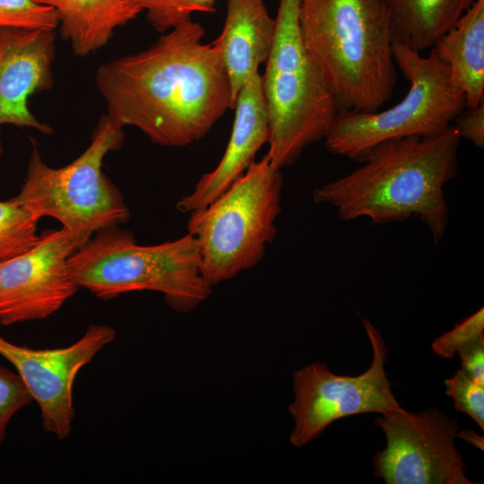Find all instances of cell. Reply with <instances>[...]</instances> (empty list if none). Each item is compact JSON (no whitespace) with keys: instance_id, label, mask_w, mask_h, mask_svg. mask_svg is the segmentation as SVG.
Here are the masks:
<instances>
[{"instance_id":"cell-28","label":"cell","mask_w":484,"mask_h":484,"mask_svg":"<svg viewBox=\"0 0 484 484\" xmlns=\"http://www.w3.org/2000/svg\"><path fill=\"white\" fill-rule=\"evenodd\" d=\"M3 152V145H2V140H1V134H0V156Z\"/></svg>"},{"instance_id":"cell-6","label":"cell","mask_w":484,"mask_h":484,"mask_svg":"<svg viewBox=\"0 0 484 484\" xmlns=\"http://www.w3.org/2000/svg\"><path fill=\"white\" fill-rule=\"evenodd\" d=\"M281 170L266 154L214 201L190 212L187 233L197 241L203 277L212 288L264 258L281 211Z\"/></svg>"},{"instance_id":"cell-7","label":"cell","mask_w":484,"mask_h":484,"mask_svg":"<svg viewBox=\"0 0 484 484\" xmlns=\"http://www.w3.org/2000/svg\"><path fill=\"white\" fill-rule=\"evenodd\" d=\"M124 139L123 128L104 115L87 149L61 168L45 163L33 143L24 183L12 199L39 218L58 220L81 247L98 231L130 218L122 193L101 170L107 153L120 148Z\"/></svg>"},{"instance_id":"cell-4","label":"cell","mask_w":484,"mask_h":484,"mask_svg":"<svg viewBox=\"0 0 484 484\" xmlns=\"http://www.w3.org/2000/svg\"><path fill=\"white\" fill-rule=\"evenodd\" d=\"M73 280L101 299L138 290L163 294L167 304L187 313L212 293L202 273L196 239L186 234L153 246H139L118 226L95 233L69 259Z\"/></svg>"},{"instance_id":"cell-14","label":"cell","mask_w":484,"mask_h":484,"mask_svg":"<svg viewBox=\"0 0 484 484\" xmlns=\"http://www.w3.org/2000/svg\"><path fill=\"white\" fill-rule=\"evenodd\" d=\"M235 117L225 152L215 169L202 176L194 190L182 197L177 209L192 212L214 201L255 161V156L269 141V114L262 75L254 73L238 91Z\"/></svg>"},{"instance_id":"cell-1","label":"cell","mask_w":484,"mask_h":484,"mask_svg":"<svg viewBox=\"0 0 484 484\" xmlns=\"http://www.w3.org/2000/svg\"><path fill=\"white\" fill-rule=\"evenodd\" d=\"M204 34L191 20L148 48L101 65L95 78L108 117L169 147L205 136L234 103L222 59Z\"/></svg>"},{"instance_id":"cell-19","label":"cell","mask_w":484,"mask_h":484,"mask_svg":"<svg viewBox=\"0 0 484 484\" xmlns=\"http://www.w3.org/2000/svg\"><path fill=\"white\" fill-rule=\"evenodd\" d=\"M39 216L12 198L0 201V262L14 258L37 245Z\"/></svg>"},{"instance_id":"cell-17","label":"cell","mask_w":484,"mask_h":484,"mask_svg":"<svg viewBox=\"0 0 484 484\" xmlns=\"http://www.w3.org/2000/svg\"><path fill=\"white\" fill-rule=\"evenodd\" d=\"M51 7L59 32L73 53L88 56L104 47L115 30L142 12L134 0H33Z\"/></svg>"},{"instance_id":"cell-27","label":"cell","mask_w":484,"mask_h":484,"mask_svg":"<svg viewBox=\"0 0 484 484\" xmlns=\"http://www.w3.org/2000/svg\"><path fill=\"white\" fill-rule=\"evenodd\" d=\"M458 436H462L465 440L471 442V444L477 445H483L482 441L480 442V436H476L474 432L471 431H462L459 432Z\"/></svg>"},{"instance_id":"cell-24","label":"cell","mask_w":484,"mask_h":484,"mask_svg":"<svg viewBox=\"0 0 484 484\" xmlns=\"http://www.w3.org/2000/svg\"><path fill=\"white\" fill-rule=\"evenodd\" d=\"M484 336V309L469 315L454 327L432 342L434 352L445 359H452L464 346Z\"/></svg>"},{"instance_id":"cell-13","label":"cell","mask_w":484,"mask_h":484,"mask_svg":"<svg viewBox=\"0 0 484 484\" xmlns=\"http://www.w3.org/2000/svg\"><path fill=\"white\" fill-rule=\"evenodd\" d=\"M55 56V30L0 29V125L52 134L30 112L28 99L53 86Z\"/></svg>"},{"instance_id":"cell-9","label":"cell","mask_w":484,"mask_h":484,"mask_svg":"<svg viewBox=\"0 0 484 484\" xmlns=\"http://www.w3.org/2000/svg\"><path fill=\"white\" fill-rule=\"evenodd\" d=\"M372 347L371 365L359 376L333 373L325 364H309L293 374L295 399L288 411L294 420L290 443L302 447L333 421L361 413H385L399 410L385 370L387 348L380 332L363 318Z\"/></svg>"},{"instance_id":"cell-18","label":"cell","mask_w":484,"mask_h":484,"mask_svg":"<svg viewBox=\"0 0 484 484\" xmlns=\"http://www.w3.org/2000/svg\"><path fill=\"white\" fill-rule=\"evenodd\" d=\"M393 40L421 53L431 48L475 0H385Z\"/></svg>"},{"instance_id":"cell-3","label":"cell","mask_w":484,"mask_h":484,"mask_svg":"<svg viewBox=\"0 0 484 484\" xmlns=\"http://www.w3.org/2000/svg\"><path fill=\"white\" fill-rule=\"evenodd\" d=\"M304 45L340 110L376 111L397 82L385 0H299Z\"/></svg>"},{"instance_id":"cell-23","label":"cell","mask_w":484,"mask_h":484,"mask_svg":"<svg viewBox=\"0 0 484 484\" xmlns=\"http://www.w3.org/2000/svg\"><path fill=\"white\" fill-rule=\"evenodd\" d=\"M24 382L16 372L0 365V445L13 415L32 401Z\"/></svg>"},{"instance_id":"cell-8","label":"cell","mask_w":484,"mask_h":484,"mask_svg":"<svg viewBox=\"0 0 484 484\" xmlns=\"http://www.w3.org/2000/svg\"><path fill=\"white\" fill-rule=\"evenodd\" d=\"M393 55L409 82L406 95L382 111L340 110L324 138L332 154L363 162L385 141L445 131L466 108L463 95L449 80L447 65L432 49L424 56L393 40Z\"/></svg>"},{"instance_id":"cell-16","label":"cell","mask_w":484,"mask_h":484,"mask_svg":"<svg viewBox=\"0 0 484 484\" xmlns=\"http://www.w3.org/2000/svg\"><path fill=\"white\" fill-rule=\"evenodd\" d=\"M430 49L447 65L466 108L484 101V0H475Z\"/></svg>"},{"instance_id":"cell-10","label":"cell","mask_w":484,"mask_h":484,"mask_svg":"<svg viewBox=\"0 0 484 484\" xmlns=\"http://www.w3.org/2000/svg\"><path fill=\"white\" fill-rule=\"evenodd\" d=\"M375 424L385 448L372 459L374 475L387 484H472L456 449L459 426L441 411L411 413L402 408L381 414Z\"/></svg>"},{"instance_id":"cell-15","label":"cell","mask_w":484,"mask_h":484,"mask_svg":"<svg viewBox=\"0 0 484 484\" xmlns=\"http://www.w3.org/2000/svg\"><path fill=\"white\" fill-rule=\"evenodd\" d=\"M274 34L275 19L264 0H227L222 30L212 44L229 75L234 105L240 89L266 63Z\"/></svg>"},{"instance_id":"cell-11","label":"cell","mask_w":484,"mask_h":484,"mask_svg":"<svg viewBox=\"0 0 484 484\" xmlns=\"http://www.w3.org/2000/svg\"><path fill=\"white\" fill-rule=\"evenodd\" d=\"M80 248L68 230L49 229L29 251L0 262V324L45 319L80 289L69 259Z\"/></svg>"},{"instance_id":"cell-20","label":"cell","mask_w":484,"mask_h":484,"mask_svg":"<svg viewBox=\"0 0 484 484\" xmlns=\"http://www.w3.org/2000/svg\"><path fill=\"white\" fill-rule=\"evenodd\" d=\"M219 0H134L151 25L166 32L177 25L191 21L194 13H214Z\"/></svg>"},{"instance_id":"cell-12","label":"cell","mask_w":484,"mask_h":484,"mask_svg":"<svg viewBox=\"0 0 484 484\" xmlns=\"http://www.w3.org/2000/svg\"><path fill=\"white\" fill-rule=\"evenodd\" d=\"M115 337L116 332L110 326L92 324L72 345L34 350L16 345L0 335V355L13 365L38 403L46 432L59 439L69 436L74 417L75 377Z\"/></svg>"},{"instance_id":"cell-5","label":"cell","mask_w":484,"mask_h":484,"mask_svg":"<svg viewBox=\"0 0 484 484\" xmlns=\"http://www.w3.org/2000/svg\"><path fill=\"white\" fill-rule=\"evenodd\" d=\"M299 0H279L272 47L262 75L269 114L271 163L293 165L310 144L324 138L340 111L307 50L298 22Z\"/></svg>"},{"instance_id":"cell-25","label":"cell","mask_w":484,"mask_h":484,"mask_svg":"<svg viewBox=\"0 0 484 484\" xmlns=\"http://www.w3.org/2000/svg\"><path fill=\"white\" fill-rule=\"evenodd\" d=\"M454 122L461 139L472 143L479 149L484 148V101L465 108Z\"/></svg>"},{"instance_id":"cell-2","label":"cell","mask_w":484,"mask_h":484,"mask_svg":"<svg viewBox=\"0 0 484 484\" xmlns=\"http://www.w3.org/2000/svg\"><path fill=\"white\" fill-rule=\"evenodd\" d=\"M460 141L451 125L433 136L381 143L360 167L315 188L313 200L333 205L344 221L366 217L381 225L418 217L437 246L449 221L444 188L457 175Z\"/></svg>"},{"instance_id":"cell-26","label":"cell","mask_w":484,"mask_h":484,"mask_svg":"<svg viewBox=\"0 0 484 484\" xmlns=\"http://www.w3.org/2000/svg\"><path fill=\"white\" fill-rule=\"evenodd\" d=\"M457 355L461 359V368L484 385V336L462 348Z\"/></svg>"},{"instance_id":"cell-21","label":"cell","mask_w":484,"mask_h":484,"mask_svg":"<svg viewBox=\"0 0 484 484\" xmlns=\"http://www.w3.org/2000/svg\"><path fill=\"white\" fill-rule=\"evenodd\" d=\"M58 19L49 6L33 0H0V29L56 30Z\"/></svg>"},{"instance_id":"cell-22","label":"cell","mask_w":484,"mask_h":484,"mask_svg":"<svg viewBox=\"0 0 484 484\" xmlns=\"http://www.w3.org/2000/svg\"><path fill=\"white\" fill-rule=\"evenodd\" d=\"M444 385L445 393L454 400L455 410L469 415L484 430V385L462 368L445 379Z\"/></svg>"}]
</instances>
